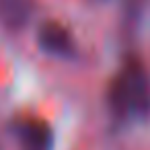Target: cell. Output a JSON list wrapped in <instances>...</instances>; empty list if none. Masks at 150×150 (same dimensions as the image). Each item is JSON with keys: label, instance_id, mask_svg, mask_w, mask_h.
I'll return each instance as SVG.
<instances>
[{"label": "cell", "instance_id": "cell-4", "mask_svg": "<svg viewBox=\"0 0 150 150\" xmlns=\"http://www.w3.org/2000/svg\"><path fill=\"white\" fill-rule=\"evenodd\" d=\"M37 13V0H0V27L6 33H23Z\"/></svg>", "mask_w": 150, "mask_h": 150}, {"label": "cell", "instance_id": "cell-5", "mask_svg": "<svg viewBox=\"0 0 150 150\" xmlns=\"http://www.w3.org/2000/svg\"><path fill=\"white\" fill-rule=\"evenodd\" d=\"M146 2L148 0H123V23L127 29H136L146 8Z\"/></svg>", "mask_w": 150, "mask_h": 150}, {"label": "cell", "instance_id": "cell-1", "mask_svg": "<svg viewBox=\"0 0 150 150\" xmlns=\"http://www.w3.org/2000/svg\"><path fill=\"white\" fill-rule=\"evenodd\" d=\"M105 103L111 119L119 125L150 119V74L138 54H127L117 74L109 80Z\"/></svg>", "mask_w": 150, "mask_h": 150}, {"label": "cell", "instance_id": "cell-6", "mask_svg": "<svg viewBox=\"0 0 150 150\" xmlns=\"http://www.w3.org/2000/svg\"><path fill=\"white\" fill-rule=\"evenodd\" d=\"M91 2H107V0H91Z\"/></svg>", "mask_w": 150, "mask_h": 150}, {"label": "cell", "instance_id": "cell-2", "mask_svg": "<svg viewBox=\"0 0 150 150\" xmlns=\"http://www.w3.org/2000/svg\"><path fill=\"white\" fill-rule=\"evenodd\" d=\"M11 136L17 142L19 150H54L56 138L50 121L37 115H17L11 125Z\"/></svg>", "mask_w": 150, "mask_h": 150}, {"label": "cell", "instance_id": "cell-3", "mask_svg": "<svg viewBox=\"0 0 150 150\" xmlns=\"http://www.w3.org/2000/svg\"><path fill=\"white\" fill-rule=\"evenodd\" d=\"M35 41H37V47L52 58L72 60L78 54V45L72 31L62 21H56V19H45L39 23L35 31Z\"/></svg>", "mask_w": 150, "mask_h": 150}]
</instances>
